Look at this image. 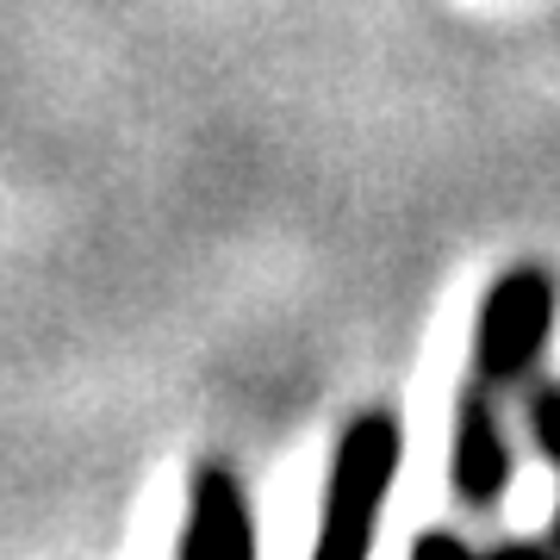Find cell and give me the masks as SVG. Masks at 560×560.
Masks as SVG:
<instances>
[{"label": "cell", "instance_id": "obj_3", "mask_svg": "<svg viewBox=\"0 0 560 560\" xmlns=\"http://www.w3.org/2000/svg\"><path fill=\"white\" fill-rule=\"evenodd\" d=\"M175 560H256V511H249V492H243L237 467L206 460L194 474L187 529H180Z\"/></svg>", "mask_w": 560, "mask_h": 560}, {"label": "cell", "instance_id": "obj_4", "mask_svg": "<svg viewBox=\"0 0 560 560\" xmlns=\"http://www.w3.org/2000/svg\"><path fill=\"white\" fill-rule=\"evenodd\" d=\"M448 486H455L460 504H499L511 492V442L499 430V411H492V386H467L455 405V448H448Z\"/></svg>", "mask_w": 560, "mask_h": 560}, {"label": "cell", "instance_id": "obj_7", "mask_svg": "<svg viewBox=\"0 0 560 560\" xmlns=\"http://www.w3.org/2000/svg\"><path fill=\"white\" fill-rule=\"evenodd\" d=\"M486 560H555V555H541V548H523V541H511V548H492Z\"/></svg>", "mask_w": 560, "mask_h": 560}, {"label": "cell", "instance_id": "obj_1", "mask_svg": "<svg viewBox=\"0 0 560 560\" xmlns=\"http://www.w3.org/2000/svg\"><path fill=\"white\" fill-rule=\"evenodd\" d=\"M405 460V430L386 405H368L342 423L337 448H330V474H324V511L312 560H368L381 536L386 499Z\"/></svg>", "mask_w": 560, "mask_h": 560}, {"label": "cell", "instance_id": "obj_2", "mask_svg": "<svg viewBox=\"0 0 560 560\" xmlns=\"http://www.w3.org/2000/svg\"><path fill=\"white\" fill-rule=\"evenodd\" d=\"M560 318V280L541 261H517L504 268L480 300V324H474V374L486 386H517L523 374H536L541 349L555 337Z\"/></svg>", "mask_w": 560, "mask_h": 560}, {"label": "cell", "instance_id": "obj_5", "mask_svg": "<svg viewBox=\"0 0 560 560\" xmlns=\"http://www.w3.org/2000/svg\"><path fill=\"white\" fill-rule=\"evenodd\" d=\"M529 430H536L541 455L560 467V386H536V399H529ZM555 555H560V504H555Z\"/></svg>", "mask_w": 560, "mask_h": 560}, {"label": "cell", "instance_id": "obj_6", "mask_svg": "<svg viewBox=\"0 0 560 560\" xmlns=\"http://www.w3.org/2000/svg\"><path fill=\"white\" fill-rule=\"evenodd\" d=\"M411 560H486V555H474V548H467L455 529H430V536H418Z\"/></svg>", "mask_w": 560, "mask_h": 560}]
</instances>
